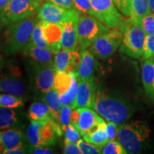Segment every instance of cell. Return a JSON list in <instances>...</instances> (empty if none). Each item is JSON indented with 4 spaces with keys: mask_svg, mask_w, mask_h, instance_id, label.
Wrapping results in <instances>:
<instances>
[{
    "mask_svg": "<svg viewBox=\"0 0 154 154\" xmlns=\"http://www.w3.org/2000/svg\"><path fill=\"white\" fill-rule=\"evenodd\" d=\"M102 153L103 154H126L128 153L124 146L119 141L109 140L102 148Z\"/></svg>",
    "mask_w": 154,
    "mask_h": 154,
    "instance_id": "32",
    "label": "cell"
},
{
    "mask_svg": "<svg viewBox=\"0 0 154 154\" xmlns=\"http://www.w3.org/2000/svg\"><path fill=\"white\" fill-rule=\"evenodd\" d=\"M63 131L59 121L53 119L42 125L40 128V136L46 146H54L57 138L63 135Z\"/></svg>",
    "mask_w": 154,
    "mask_h": 154,
    "instance_id": "19",
    "label": "cell"
},
{
    "mask_svg": "<svg viewBox=\"0 0 154 154\" xmlns=\"http://www.w3.org/2000/svg\"><path fill=\"white\" fill-rule=\"evenodd\" d=\"M79 14L74 9H66L47 2L40 7L37 15L39 20L61 24L71 20H77Z\"/></svg>",
    "mask_w": 154,
    "mask_h": 154,
    "instance_id": "9",
    "label": "cell"
},
{
    "mask_svg": "<svg viewBox=\"0 0 154 154\" xmlns=\"http://www.w3.org/2000/svg\"><path fill=\"white\" fill-rule=\"evenodd\" d=\"M29 153L34 154H51L54 153V151L50 148H46L44 146H38V147L35 148H30Z\"/></svg>",
    "mask_w": 154,
    "mask_h": 154,
    "instance_id": "43",
    "label": "cell"
},
{
    "mask_svg": "<svg viewBox=\"0 0 154 154\" xmlns=\"http://www.w3.org/2000/svg\"><path fill=\"white\" fill-rule=\"evenodd\" d=\"M73 9L80 14H88L93 16L90 0H74Z\"/></svg>",
    "mask_w": 154,
    "mask_h": 154,
    "instance_id": "33",
    "label": "cell"
},
{
    "mask_svg": "<svg viewBox=\"0 0 154 154\" xmlns=\"http://www.w3.org/2000/svg\"><path fill=\"white\" fill-rule=\"evenodd\" d=\"M118 125L111 121H108L106 123V132L108 135V140H115L117 137V132H118Z\"/></svg>",
    "mask_w": 154,
    "mask_h": 154,
    "instance_id": "39",
    "label": "cell"
},
{
    "mask_svg": "<svg viewBox=\"0 0 154 154\" xmlns=\"http://www.w3.org/2000/svg\"><path fill=\"white\" fill-rule=\"evenodd\" d=\"M3 66V61H2V59L1 57H0V69L2 68Z\"/></svg>",
    "mask_w": 154,
    "mask_h": 154,
    "instance_id": "49",
    "label": "cell"
},
{
    "mask_svg": "<svg viewBox=\"0 0 154 154\" xmlns=\"http://www.w3.org/2000/svg\"><path fill=\"white\" fill-rule=\"evenodd\" d=\"M81 54L79 50H66L61 49L55 54L54 66L57 72L68 73L76 72L79 64Z\"/></svg>",
    "mask_w": 154,
    "mask_h": 154,
    "instance_id": "12",
    "label": "cell"
},
{
    "mask_svg": "<svg viewBox=\"0 0 154 154\" xmlns=\"http://www.w3.org/2000/svg\"><path fill=\"white\" fill-rule=\"evenodd\" d=\"M133 0H121V11L125 16L129 17Z\"/></svg>",
    "mask_w": 154,
    "mask_h": 154,
    "instance_id": "42",
    "label": "cell"
},
{
    "mask_svg": "<svg viewBox=\"0 0 154 154\" xmlns=\"http://www.w3.org/2000/svg\"><path fill=\"white\" fill-rule=\"evenodd\" d=\"M79 119V111L78 109H74L71 112V116H70V123L71 124H74V126L78 124Z\"/></svg>",
    "mask_w": 154,
    "mask_h": 154,
    "instance_id": "44",
    "label": "cell"
},
{
    "mask_svg": "<svg viewBox=\"0 0 154 154\" xmlns=\"http://www.w3.org/2000/svg\"><path fill=\"white\" fill-rule=\"evenodd\" d=\"M63 153L65 154H82L79 147L76 143H64Z\"/></svg>",
    "mask_w": 154,
    "mask_h": 154,
    "instance_id": "40",
    "label": "cell"
},
{
    "mask_svg": "<svg viewBox=\"0 0 154 154\" xmlns=\"http://www.w3.org/2000/svg\"><path fill=\"white\" fill-rule=\"evenodd\" d=\"M77 145L79 147L82 154L102 153V149H101V147L94 145L91 143H88L85 140L79 139L77 141Z\"/></svg>",
    "mask_w": 154,
    "mask_h": 154,
    "instance_id": "34",
    "label": "cell"
},
{
    "mask_svg": "<svg viewBox=\"0 0 154 154\" xmlns=\"http://www.w3.org/2000/svg\"><path fill=\"white\" fill-rule=\"evenodd\" d=\"M27 116L30 121H38L42 124H46L50 120L55 119L50 111L49 106L44 101L33 102L29 108Z\"/></svg>",
    "mask_w": 154,
    "mask_h": 154,
    "instance_id": "21",
    "label": "cell"
},
{
    "mask_svg": "<svg viewBox=\"0 0 154 154\" xmlns=\"http://www.w3.org/2000/svg\"><path fill=\"white\" fill-rule=\"evenodd\" d=\"M24 102L25 100L22 96L0 93V106L2 107L17 109L24 106Z\"/></svg>",
    "mask_w": 154,
    "mask_h": 154,
    "instance_id": "30",
    "label": "cell"
},
{
    "mask_svg": "<svg viewBox=\"0 0 154 154\" xmlns=\"http://www.w3.org/2000/svg\"><path fill=\"white\" fill-rule=\"evenodd\" d=\"M151 11L149 0H133L128 20L134 25H140L143 17Z\"/></svg>",
    "mask_w": 154,
    "mask_h": 154,
    "instance_id": "22",
    "label": "cell"
},
{
    "mask_svg": "<svg viewBox=\"0 0 154 154\" xmlns=\"http://www.w3.org/2000/svg\"><path fill=\"white\" fill-rule=\"evenodd\" d=\"M42 99L49 106L50 111L52 113L56 121L59 122V116H60L62 104L59 99V93L56 91L54 88L52 87L49 91L44 93Z\"/></svg>",
    "mask_w": 154,
    "mask_h": 154,
    "instance_id": "25",
    "label": "cell"
},
{
    "mask_svg": "<svg viewBox=\"0 0 154 154\" xmlns=\"http://www.w3.org/2000/svg\"><path fill=\"white\" fill-rule=\"evenodd\" d=\"M113 1L115 4L116 7H117V9L121 10V0H113Z\"/></svg>",
    "mask_w": 154,
    "mask_h": 154,
    "instance_id": "48",
    "label": "cell"
},
{
    "mask_svg": "<svg viewBox=\"0 0 154 154\" xmlns=\"http://www.w3.org/2000/svg\"><path fill=\"white\" fill-rule=\"evenodd\" d=\"M72 108L70 105H63L59 116V124H60L63 131L66 130L67 126L70 123L71 112Z\"/></svg>",
    "mask_w": 154,
    "mask_h": 154,
    "instance_id": "37",
    "label": "cell"
},
{
    "mask_svg": "<svg viewBox=\"0 0 154 154\" xmlns=\"http://www.w3.org/2000/svg\"><path fill=\"white\" fill-rule=\"evenodd\" d=\"M109 28L91 15L79 14L76 22L79 49H87L100 35Z\"/></svg>",
    "mask_w": 154,
    "mask_h": 154,
    "instance_id": "5",
    "label": "cell"
},
{
    "mask_svg": "<svg viewBox=\"0 0 154 154\" xmlns=\"http://www.w3.org/2000/svg\"><path fill=\"white\" fill-rule=\"evenodd\" d=\"M18 124V116L14 109L0 106V130L16 128Z\"/></svg>",
    "mask_w": 154,
    "mask_h": 154,
    "instance_id": "26",
    "label": "cell"
},
{
    "mask_svg": "<svg viewBox=\"0 0 154 154\" xmlns=\"http://www.w3.org/2000/svg\"><path fill=\"white\" fill-rule=\"evenodd\" d=\"M20 71L17 67L11 69L7 74H0V93L24 96L26 93V86L21 79Z\"/></svg>",
    "mask_w": 154,
    "mask_h": 154,
    "instance_id": "10",
    "label": "cell"
},
{
    "mask_svg": "<svg viewBox=\"0 0 154 154\" xmlns=\"http://www.w3.org/2000/svg\"><path fill=\"white\" fill-rule=\"evenodd\" d=\"M140 26L146 34H154V13H150L142 19Z\"/></svg>",
    "mask_w": 154,
    "mask_h": 154,
    "instance_id": "38",
    "label": "cell"
},
{
    "mask_svg": "<svg viewBox=\"0 0 154 154\" xmlns=\"http://www.w3.org/2000/svg\"><path fill=\"white\" fill-rule=\"evenodd\" d=\"M142 57L143 60L154 57V34H146Z\"/></svg>",
    "mask_w": 154,
    "mask_h": 154,
    "instance_id": "36",
    "label": "cell"
},
{
    "mask_svg": "<svg viewBox=\"0 0 154 154\" xmlns=\"http://www.w3.org/2000/svg\"><path fill=\"white\" fill-rule=\"evenodd\" d=\"M92 109L108 121L118 126L126 123L134 113V107L124 99L101 89H96Z\"/></svg>",
    "mask_w": 154,
    "mask_h": 154,
    "instance_id": "1",
    "label": "cell"
},
{
    "mask_svg": "<svg viewBox=\"0 0 154 154\" xmlns=\"http://www.w3.org/2000/svg\"><path fill=\"white\" fill-rule=\"evenodd\" d=\"M151 130L141 121L124 123L118 126L117 138L128 153H139L147 145Z\"/></svg>",
    "mask_w": 154,
    "mask_h": 154,
    "instance_id": "3",
    "label": "cell"
},
{
    "mask_svg": "<svg viewBox=\"0 0 154 154\" xmlns=\"http://www.w3.org/2000/svg\"><path fill=\"white\" fill-rule=\"evenodd\" d=\"M95 91V81L94 76L88 79L79 81L76 99L71 107L72 109L78 107L92 108Z\"/></svg>",
    "mask_w": 154,
    "mask_h": 154,
    "instance_id": "14",
    "label": "cell"
},
{
    "mask_svg": "<svg viewBox=\"0 0 154 154\" xmlns=\"http://www.w3.org/2000/svg\"><path fill=\"white\" fill-rule=\"evenodd\" d=\"M153 58H154V57H153Z\"/></svg>",
    "mask_w": 154,
    "mask_h": 154,
    "instance_id": "51",
    "label": "cell"
},
{
    "mask_svg": "<svg viewBox=\"0 0 154 154\" xmlns=\"http://www.w3.org/2000/svg\"><path fill=\"white\" fill-rule=\"evenodd\" d=\"M72 78L70 73L66 72H57L54 80L53 87L59 94L65 93L72 85Z\"/></svg>",
    "mask_w": 154,
    "mask_h": 154,
    "instance_id": "28",
    "label": "cell"
},
{
    "mask_svg": "<svg viewBox=\"0 0 154 154\" xmlns=\"http://www.w3.org/2000/svg\"><path fill=\"white\" fill-rule=\"evenodd\" d=\"M141 79L148 97L154 102V58L144 59L141 68Z\"/></svg>",
    "mask_w": 154,
    "mask_h": 154,
    "instance_id": "20",
    "label": "cell"
},
{
    "mask_svg": "<svg viewBox=\"0 0 154 154\" xmlns=\"http://www.w3.org/2000/svg\"><path fill=\"white\" fill-rule=\"evenodd\" d=\"M42 125L43 124L38 121H31L26 130V138L29 143L30 148L46 146L40 136V128Z\"/></svg>",
    "mask_w": 154,
    "mask_h": 154,
    "instance_id": "27",
    "label": "cell"
},
{
    "mask_svg": "<svg viewBox=\"0 0 154 154\" xmlns=\"http://www.w3.org/2000/svg\"><path fill=\"white\" fill-rule=\"evenodd\" d=\"M41 2L40 0H10L3 11L9 22H16L36 14Z\"/></svg>",
    "mask_w": 154,
    "mask_h": 154,
    "instance_id": "8",
    "label": "cell"
},
{
    "mask_svg": "<svg viewBox=\"0 0 154 154\" xmlns=\"http://www.w3.org/2000/svg\"><path fill=\"white\" fill-rule=\"evenodd\" d=\"M149 5L151 11L154 13V0H149Z\"/></svg>",
    "mask_w": 154,
    "mask_h": 154,
    "instance_id": "47",
    "label": "cell"
},
{
    "mask_svg": "<svg viewBox=\"0 0 154 154\" xmlns=\"http://www.w3.org/2000/svg\"><path fill=\"white\" fill-rule=\"evenodd\" d=\"M43 29L44 36L47 43L51 44L61 42L62 36V27L59 24L39 20Z\"/></svg>",
    "mask_w": 154,
    "mask_h": 154,
    "instance_id": "23",
    "label": "cell"
},
{
    "mask_svg": "<svg viewBox=\"0 0 154 154\" xmlns=\"http://www.w3.org/2000/svg\"><path fill=\"white\" fill-rule=\"evenodd\" d=\"M80 132L74 125L69 123L65 130L64 143H77V141L80 139Z\"/></svg>",
    "mask_w": 154,
    "mask_h": 154,
    "instance_id": "35",
    "label": "cell"
},
{
    "mask_svg": "<svg viewBox=\"0 0 154 154\" xmlns=\"http://www.w3.org/2000/svg\"><path fill=\"white\" fill-rule=\"evenodd\" d=\"M48 1L64 9H73L74 0H48Z\"/></svg>",
    "mask_w": 154,
    "mask_h": 154,
    "instance_id": "41",
    "label": "cell"
},
{
    "mask_svg": "<svg viewBox=\"0 0 154 154\" xmlns=\"http://www.w3.org/2000/svg\"><path fill=\"white\" fill-rule=\"evenodd\" d=\"M31 42L33 43L34 45L38 46V47L44 48L50 50V46L46 41L45 38L44 36L43 29H42V24L38 21L37 24L34 29L33 32L32 34V37H31Z\"/></svg>",
    "mask_w": 154,
    "mask_h": 154,
    "instance_id": "31",
    "label": "cell"
},
{
    "mask_svg": "<svg viewBox=\"0 0 154 154\" xmlns=\"http://www.w3.org/2000/svg\"><path fill=\"white\" fill-rule=\"evenodd\" d=\"M78 110L79 111V119L75 127L82 136L94 131L100 124L105 121L89 108L81 107L79 108Z\"/></svg>",
    "mask_w": 154,
    "mask_h": 154,
    "instance_id": "15",
    "label": "cell"
},
{
    "mask_svg": "<svg viewBox=\"0 0 154 154\" xmlns=\"http://www.w3.org/2000/svg\"><path fill=\"white\" fill-rule=\"evenodd\" d=\"M93 17L110 29H120L125 21L113 0H90Z\"/></svg>",
    "mask_w": 154,
    "mask_h": 154,
    "instance_id": "7",
    "label": "cell"
},
{
    "mask_svg": "<svg viewBox=\"0 0 154 154\" xmlns=\"http://www.w3.org/2000/svg\"><path fill=\"white\" fill-rule=\"evenodd\" d=\"M9 24V21L6 17L3 11H0V32L3 29L5 26Z\"/></svg>",
    "mask_w": 154,
    "mask_h": 154,
    "instance_id": "45",
    "label": "cell"
},
{
    "mask_svg": "<svg viewBox=\"0 0 154 154\" xmlns=\"http://www.w3.org/2000/svg\"><path fill=\"white\" fill-rule=\"evenodd\" d=\"M81 59L76 70L78 80H85L93 76L95 69L94 55L89 49L81 50Z\"/></svg>",
    "mask_w": 154,
    "mask_h": 154,
    "instance_id": "18",
    "label": "cell"
},
{
    "mask_svg": "<svg viewBox=\"0 0 154 154\" xmlns=\"http://www.w3.org/2000/svg\"><path fill=\"white\" fill-rule=\"evenodd\" d=\"M122 40V32L119 29H112L96 38L89 47V50L98 59H109L120 47Z\"/></svg>",
    "mask_w": 154,
    "mask_h": 154,
    "instance_id": "6",
    "label": "cell"
},
{
    "mask_svg": "<svg viewBox=\"0 0 154 154\" xmlns=\"http://www.w3.org/2000/svg\"><path fill=\"white\" fill-rule=\"evenodd\" d=\"M40 1H41V2H42V1H44V0H40Z\"/></svg>",
    "mask_w": 154,
    "mask_h": 154,
    "instance_id": "50",
    "label": "cell"
},
{
    "mask_svg": "<svg viewBox=\"0 0 154 154\" xmlns=\"http://www.w3.org/2000/svg\"><path fill=\"white\" fill-rule=\"evenodd\" d=\"M26 136L17 128L0 130V154L8 153L13 150L26 146Z\"/></svg>",
    "mask_w": 154,
    "mask_h": 154,
    "instance_id": "11",
    "label": "cell"
},
{
    "mask_svg": "<svg viewBox=\"0 0 154 154\" xmlns=\"http://www.w3.org/2000/svg\"><path fill=\"white\" fill-rule=\"evenodd\" d=\"M34 82L36 88L42 93L49 91L53 87L56 69L54 63L34 65Z\"/></svg>",
    "mask_w": 154,
    "mask_h": 154,
    "instance_id": "13",
    "label": "cell"
},
{
    "mask_svg": "<svg viewBox=\"0 0 154 154\" xmlns=\"http://www.w3.org/2000/svg\"><path fill=\"white\" fill-rule=\"evenodd\" d=\"M84 140L99 147H103L109 141L106 132V123L105 121L100 124L92 131L83 136Z\"/></svg>",
    "mask_w": 154,
    "mask_h": 154,
    "instance_id": "24",
    "label": "cell"
},
{
    "mask_svg": "<svg viewBox=\"0 0 154 154\" xmlns=\"http://www.w3.org/2000/svg\"><path fill=\"white\" fill-rule=\"evenodd\" d=\"M77 20H71L59 24L62 27L61 44L66 50H79L76 32Z\"/></svg>",
    "mask_w": 154,
    "mask_h": 154,
    "instance_id": "17",
    "label": "cell"
},
{
    "mask_svg": "<svg viewBox=\"0 0 154 154\" xmlns=\"http://www.w3.org/2000/svg\"><path fill=\"white\" fill-rule=\"evenodd\" d=\"M10 0H0V11H4Z\"/></svg>",
    "mask_w": 154,
    "mask_h": 154,
    "instance_id": "46",
    "label": "cell"
},
{
    "mask_svg": "<svg viewBox=\"0 0 154 154\" xmlns=\"http://www.w3.org/2000/svg\"><path fill=\"white\" fill-rule=\"evenodd\" d=\"M72 78V85L69 90L65 93L59 94V99L62 105H70L72 106L76 99V96L79 87V80L76 72H70Z\"/></svg>",
    "mask_w": 154,
    "mask_h": 154,
    "instance_id": "29",
    "label": "cell"
},
{
    "mask_svg": "<svg viewBox=\"0 0 154 154\" xmlns=\"http://www.w3.org/2000/svg\"><path fill=\"white\" fill-rule=\"evenodd\" d=\"M123 40L120 52L133 59H139L143 55L146 34L140 25H134L130 21L125 20L121 28Z\"/></svg>",
    "mask_w": 154,
    "mask_h": 154,
    "instance_id": "4",
    "label": "cell"
},
{
    "mask_svg": "<svg viewBox=\"0 0 154 154\" xmlns=\"http://www.w3.org/2000/svg\"><path fill=\"white\" fill-rule=\"evenodd\" d=\"M23 55L26 57L34 65L54 63L53 54L51 50L34 45L30 42L22 49Z\"/></svg>",
    "mask_w": 154,
    "mask_h": 154,
    "instance_id": "16",
    "label": "cell"
},
{
    "mask_svg": "<svg viewBox=\"0 0 154 154\" xmlns=\"http://www.w3.org/2000/svg\"><path fill=\"white\" fill-rule=\"evenodd\" d=\"M38 15L35 14L28 18L9 22L5 32V49L13 54L24 49L31 42L34 29L38 22Z\"/></svg>",
    "mask_w": 154,
    "mask_h": 154,
    "instance_id": "2",
    "label": "cell"
}]
</instances>
